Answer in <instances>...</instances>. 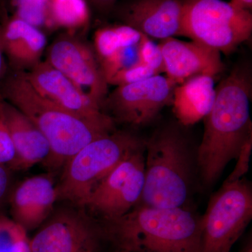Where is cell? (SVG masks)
Returning a JSON list of instances; mask_svg holds the SVG:
<instances>
[{"label": "cell", "mask_w": 252, "mask_h": 252, "mask_svg": "<svg viewBox=\"0 0 252 252\" xmlns=\"http://www.w3.org/2000/svg\"><path fill=\"white\" fill-rule=\"evenodd\" d=\"M216 97L214 78L197 76L174 89L172 104L176 117L182 125L188 126L205 119Z\"/></svg>", "instance_id": "ac0fdd59"}, {"label": "cell", "mask_w": 252, "mask_h": 252, "mask_svg": "<svg viewBox=\"0 0 252 252\" xmlns=\"http://www.w3.org/2000/svg\"><path fill=\"white\" fill-rule=\"evenodd\" d=\"M144 36L123 23L99 28L94 32L92 46L99 65L123 48L138 45Z\"/></svg>", "instance_id": "d6986e66"}, {"label": "cell", "mask_w": 252, "mask_h": 252, "mask_svg": "<svg viewBox=\"0 0 252 252\" xmlns=\"http://www.w3.org/2000/svg\"><path fill=\"white\" fill-rule=\"evenodd\" d=\"M252 15L222 0L184 1L181 34L220 54H232L252 35Z\"/></svg>", "instance_id": "8992f818"}, {"label": "cell", "mask_w": 252, "mask_h": 252, "mask_svg": "<svg viewBox=\"0 0 252 252\" xmlns=\"http://www.w3.org/2000/svg\"><path fill=\"white\" fill-rule=\"evenodd\" d=\"M46 46L44 31L15 15L0 25V48L13 71L31 70L41 62Z\"/></svg>", "instance_id": "2e32d148"}, {"label": "cell", "mask_w": 252, "mask_h": 252, "mask_svg": "<svg viewBox=\"0 0 252 252\" xmlns=\"http://www.w3.org/2000/svg\"><path fill=\"white\" fill-rule=\"evenodd\" d=\"M99 220L114 252H200L203 219L190 209L137 205L119 218Z\"/></svg>", "instance_id": "7a4b0ae2"}, {"label": "cell", "mask_w": 252, "mask_h": 252, "mask_svg": "<svg viewBox=\"0 0 252 252\" xmlns=\"http://www.w3.org/2000/svg\"><path fill=\"white\" fill-rule=\"evenodd\" d=\"M11 171L5 165H0V208L9 200L11 190Z\"/></svg>", "instance_id": "4316f807"}, {"label": "cell", "mask_w": 252, "mask_h": 252, "mask_svg": "<svg viewBox=\"0 0 252 252\" xmlns=\"http://www.w3.org/2000/svg\"><path fill=\"white\" fill-rule=\"evenodd\" d=\"M90 11L86 0H49V29L74 33L87 27Z\"/></svg>", "instance_id": "ffe728a7"}, {"label": "cell", "mask_w": 252, "mask_h": 252, "mask_svg": "<svg viewBox=\"0 0 252 252\" xmlns=\"http://www.w3.org/2000/svg\"><path fill=\"white\" fill-rule=\"evenodd\" d=\"M46 62L101 106L108 94L104 77L92 45L74 33L60 34L46 49Z\"/></svg>", "instance_id": "8fae6325"}, {"label": "cell", "mask_w": 252, "mask_h": 252, "mask_svg": "<svg viewBox=\"0 0 252 252\" xmlns=\"http://www.w3.org/2000/svg\"><path fill=\"white\" fill-rule=\"evenodd\" d=\"M139 63L149 66L158 74L165 70L163 58L158 44H156L145 35L139 45Z\"/></svg>", "instance_id": "cb8c5ba5"}, {"label": "cell", "mask_w": 252, "mask_h": 252, "mask_svg": "<svg viewBox=\"0 0 252 252\" xmlns=\"http://www.w3.org/2000/svg\"><path fill=\"white\" fill-rule=\"evenodd\" d=\"M145 183V146L127 156L92 192L85 209L99 220L126 215L140 202Z\"/></svg>", "instance_id": "9c48e42d"}, {"label": "cell", "mask_w": 252, "mask_h": 252, "mask_svg": "<svg viewBox=\"0 0 252 252\" xmlns=\"http://www.w3.org/2000/svg\"><path fill=\"white\" fill-rule=\"evenodd\" d=\"M53 174L28 177L11 190L8 200L11 218L28 233L37 229L45 222L59 200Z\"/></svg>", "instance_id": "9a60e30c"}, {"label": "cell", "mask_w": 252, "mask_h": 252, "mask_svg": "<svg viewBox=\"0 0 252 252\" xmlns=\"http://www.w3.org/2000/svg\"><path fill=\"white\" fill-rule=\"evenodd\" d=\"M252 152V135L247 140L239 152L234 170L225 180V183H231L243 178L250 169V158Z\"/></svg>", "instance_id": "484cf974"}, {"label": "cell", "mask_w": 252, "mask_h": 252, "mask_svg": "<svg viewBox=\"0 0 252 252\" xmlns=\"http://www.w3.org/2000/svg\"><path fill=\"white\" fill-rule=\"evenodd\" d=\"M94 6L102 11H107L112 8L116 0H90Z\"/></svg>", "instance_id": "83f0119b"}, {"label": "cell", "mask_w": 252, "mask_h": 252, "mask_svg": "<svg viewBox=\"0 0 252 252\" xmlns=\"http://www.w3.org/2000/svg\"><path fill=\"white\" fill-rule=\"evenodd\" d=\"M3 107L16 155L11 170H26L44 163L51 153L45 136L27 116L4 99Z\"/></svg>", "instance_id": "e0dca14e"}, {"label": "cell", "mask_w": 252, "mask_h": 252, "mask_svg": "<svg viewBox=\"0 0 252 252\" xmlns=\"http://www.w3.org/2000/svg\"><path fill=\"white\" fill-rule=\"evenodd\" d=\"M25 74L38 94L64 110L89 122L115 125L97 102L46 61H41Z\"/></svg>", "instance_id": "7c38bea8"}, {"label": "cell", "mask_w": 252, "mask_h": 252, "mask_svg": "<svg viewBox=\"0 0 252 252\" xmlns=\"http://www.w3.org/2000/svg\"><path fill=\"white\" fill-rule=\"evenodd\" d=\"M215 89V102L205 117L203 138L197 149L198 185L205 190L213 187L252 135L250 67H235Z\"/></svg>", "instance_id": "6da1fadb"}, {"label": "cell", "mask_w": 252, "mask_h": 252, "mask_svg": "<svg viewBox=\"0 0 252 252\" xmlns=\"http://www.w3.org/2000/svg\"><path fill=\"white\" fill-rule=\"evenodd\" d=\"M0 97L27 116L45 136L51 153L44 165L52 173L62 170L86 144L116 130L115 125L89 122L44 98L30 84L25 72L12 71L5 76Z\"/></svg>", "instance_id": "3957f363"}, {"label": "cell", "mask_w": 252, "mask_h": 252, "mask_svg": "<svg viewBox=\"0 0 252 252\" xmlns=\"http://www.w3.org/2000/svg\"><path fill=\"white\" fill-rule=\"evenodd\" d=\"M176 84L165 76L117 86L108 93L102 110L115 122L144 126L154 122L165 106L172 104Z\"/></svg>", "instance_id": "30bf717a"}, {"label": "cell", "mask_w": 252, "mask_h": 252, "mask_svg": "<svg viewBox=\"0 0 252 252\" xmlns=\"http://www.w3.org/2000/svg\"><path fill=\"white\" fill-rule=\"evenodd\" d=\"M240 252H252V236L249 237L244 244Z\"/></svg>", "instance_id": "4dcf8cb0"}, {"label": "cell", "mask_w": 252, "mask_h": 252, "mask_svg": "<svg viewBox=\"0 0 252 252\" xmlns=\"http://www.w3.org/2000/svg\"><path fill=\"white\" fill-rule=\"evenodd\" d=\"M230 4L239 9L250 11L252 7V0H230Z\"/></svg>", "instance_id": "f1b7e54d"}, {"label": "cell", "mask_w": 252, "mask_h": 252, "mask_svg": "<svg viewBox=\"0 0 252 252\" xmlns=\"http://www.w3.org/2000/svg\"><path fill=\"white\" fill-rule=\"evenodd\" d=\"M6 76V66H5L4 55L0 48V86Z\"/></svg>", "instance_id": "f546056e"}, {"label": "cell", "mask_w": 252, "mask_h": 252, "mask_svg": "<svg viewBox=\"0 0 252 252\" xmlns=\"http://www.w3.org/2000/svg\"><path fill=\"white\" fill-rule=\"evenodd\" d=\"M202 219L200 252H230L252 219L251 182L246 178L223 182Z\"/></svg>", "instance_id": "52a82bcc"}, {"label": "cell", "mask_w": 252, "mask_h": 252, "mask_svg": "<svg viewBox=\"0 0 252 252\" xmlns=\"http://www.w3.org/2000/svg\"><path fill=\"white\" fill-rule=\"evenodd\" d=\"M158 46L163 58L164 72L176 85L197 76L214 78L224 69L220 53L197 41L169 37L160 40Z\"/></svg>", "instance_id": "4fadbf2b"}, {"label": "cell", "mask_w": 252, "mask_h": 252, "mask_svg": "<svg viewBox=\"0 0 252 252\" xmlns=\"http://www.w3.org/2000/svg\"><path fill=\"white\" fill-rule=\"evenodd\" d=\"M49 0H14L16 14L36 28H48Z\"/></svg>", "instance_id": "7402d4cb"}, {"label": "cell", "mask_w": 252, "mask_h": 252, "mask_svg": "<svg viewBox=\"0 0 252 252\" xmlns=\"http://www.w3.org/2000/svg\"><path fill=\"white\" fill-rule=\"evenodd\" d=\"M15 157L14 146L5 119L3 99L0 97V165L11 169Z\"/></svg>", "instance_id": "d4e9b609"}, {"label": "cell", "mask_w": 252, "mask_h": 252, "mask_svg": "<svg viewBox=\"0 0 252 252\" xmlns=\"http://www.w3.org/2000/svg\"><path fill=\"white\" fill-rule=\"evenodd\" d=\"M103 243L99 220L71 203L54 208L31 238V252H99Z\"/></svg>", "instance_id": "ba28073f"}, {"label": "cell", "mask_w": 252, "mask_h": 252, "mask_svg": "<svg viewBox=\"0 0 252 252\" xmlns=\"http://www.w3.org/2000/svg\"><path fill=\"white\" fill-rule=\"evenodd\" d=\"M145 143L132 132L114 130L86 144L63 167L57 184L59 200L85 208L91 193L104 177Z\"/></svg>", "instance_id": "5b68a950"}, {"label": "cell", "mask_w": 252, "mask_h": 252, "mask_svg": "<svg viewBox=\"0 0 252 252\" xmlns=\"http://www.w3.org/2000/svg\"><path fill=\"white\" fill-rule=\"evenodd\" d=\"M0 252H31V238L21 225L0 214Z\"/></svg>", "instance_id": "44dd1931"}, {"label": "cell", "mask_w": 252, "mask_h": 252, "mask_svg": "<svg viewBox=\"0 0 252 252\" xmlns=\"http://www.w3.org/2000/svg\"><path fill=\"white\" fill-rule=\"evenodd\" d=\"M197 183V149L177 126L159 127L146 140L145 183L137 205L189 209Z\"/></svg>", "instance_id": "277c9868"}, {"label": "cell", "mask_w": 252, "mask_h": 252, "mask_svg": "<svg viewBox=\"0 0 252 252\" xmlns=\"http://www.w3.org/2000/svg\"><path fill=\"white\" fill-rule=\"evenodd\" d=\"M182 0H127L117 9L123 24L150 39L180 35L183 15Z\"/></svg>", "instance_id": "5bb4252c"}, {"label": "cell", "mask_w": 252, "mask_h": 252, "mask_svg": "<svg viewBox=\"0 0 252 252\" xmlns=\"http://www.w3.org/2000/svg\"><path fill=\"white\" fill-rule=\"evenodd\" d=\"M156 75H158V74L153 69L142 63H137L117 72L109 80V85L119 86L133 84Z\"/></svg>", "instance_id": "603a6c76"}]
</instances>
